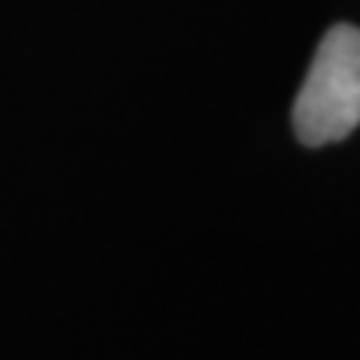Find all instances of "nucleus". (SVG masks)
<instances>
[{
  "label": "nucleus",
  "instance_id": "1",
  "mask_svg": "<svg viewBox=\"0 0 360 360\" xmlns=\"http://www.w3.org/2000/svg\"><path fill=\"white\" fill-rule=\"evenodd\" d=\"M295 132L307 148L342 141L360 127V30L336 25L324 33L300 94Z\"/></svg>",
  "mask_w": 360,
  "mask_h": 360
}]
</instances>
